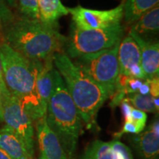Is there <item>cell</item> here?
<instances>
[{"instance_id":"7a4b0ae2","label":"cell","mask_w":159,"mask_h":159,"mask_svg":"<svg viewBox=\"0 0 159 159\" xmlns=\"http://www.w3.org/2000/svg\"><path fill=\"white\" fill-rule=\"evenodd\" d=\"M5 41L26 58L43 61L55 53L63 52L67 38L59 33L58 28L21 17L7 26Z\"/></svg>"},{"instance_id":"5bb4252c","label":"cell","mask_w":159,"mask_h":159,"mask_svg":"<svg viewBox=\"0 0 159 159\" xmlns=\"http://www.w3.org/2000/svg\"><path fill=\"white\" fill-rule=\"evenodd\" d=\"M0 148L13 159H33L22 140L7 125L0 129Z\"/></svg>"},{"instance_id":"484cf974","label":"cell","mask_w":159,"mask_h":159,"mask_svg":"<svg viewBox=\"0 0 159 159\" xmlns=\"http://www.w3.org/2000/svg\"><path fill=\"white\" fill-rule=\"evenodd\" d=\"M150 83V94L152 97H158L159 96V80L158 77L152 80H148Z\"/></svg>"},{"instance_id":"9c48e42d","label":"cell","mask_w":159,"mask_h":159,"mask_svg":"<svg viewBox=\"0 0 159 159\" xmlns=\"http://www.w3.org/2000/svg\"><path fill=\"white\" fill-rule=\"evenodd\" d=\"M39 159H68L58 139L47 125L46 116L35 121Z\"/></svg>"},{"instance_id":"1f68e13d","label":"cell","mask_w":159,"mask_h":159,"mask_svg":"<svg viewBox=\"0 0 159 159\" xmlns=\"http://www.w3.org/2000/svg\"><path fill=\"white\" fill-rule=\"evenodd\" d=\"M158 101H159L158 97H153V102H154V105H155V106H156V109H157V110H158V108H159Z\"/></svg>"},{"instance_id":"7c38bea8","label":"cell","mask_w":159,"mask_h":159,"mask_svg":"<svg viewBox=\"0 0 159 159\" xmlns=\"http://www.w3.org/2000/svg\"><path fill=\"white\" fill-rule=\"evenodd\" d=\"M132 142L140 159H158V119H156L142 134L133 137Z\"/></svg>"},{"instance_id":"2e32d148","label":"cell","mask_w":159,"mask_h":159,"mask_svg":"<svg viewBox=\"0 0 159 159\" xmlns=\"http://www.w3.org/2000/svg\"><path fill=\"white\" fill-rule=\"evenodd\" d=\"M159 30V7L156 6L145 13L136 22L133 24L130 30L144 40L152 41L150 39L158 35Z\"/></svg>"},{"instance_id":"83f0119b","label":"cell","mask_w":159,"mask_h":159,"mask_svg":"<svg viewBox=\"0 0 159 159\" xmlns=\"http://www.w3.org/2000/svg\"><path fill=\"white\" fill-rule=\"evenodd\" d=\"M5 81H4L3 78V73H2V62L1 58H0V87L5 85Z\"/></svg>"},{"instance_id":"ac0fdd59","label":"cell","mask_w":159,"mask_h":159,"mask_svg":"<svg viewBox=\"0 0 159 159\" xmlns=\"http://www.w3.org/2000/svg\"><path fill=\"white\" fill-rule=\"evenodd\" d=\"M159 0H125L124 17L128 24L136 22L145 13L158 5Z\"/></svg>"},{"instance_id":"d6986e66","label":"cell","mask_w":159,"mask_h":159,"mask_svg":"<svg viewBox=\"0 0 159 159\" xmlns=\"http://www.w3.org/2000/svg\"><path fill=\"white\" fill-rule=\"evenodd\" d=\"M127 100L134 108L138 109L144 112L158 113L153 102V97L150 94L142 95L139 93L129 94L126 97Z\"/></svg>"},{"instance_id":"d4e9b609","label":"cell","mask_w":159,"mask_h":159,"mask_svg":"<svg viewBox=\"0 0 159 159\" xmlns=\"http://www.w3.org/2000/svg\"><path fill=\"white\" fill-rule=\"evenodd\" d=\"M121 104V108H122V112L123 116L125 118V122H130V114L134 107L131 105L126 99H124L122 101Z\"/></svg>"},{"instance_id":"7402d4cb","label":"cell","mask_w":159,"mask_h":159,"mask_svg":"<svg viewBox=\"0 0 159 159\" xmlns=\"http://www.w3.org/2000/svg\"><path fill=\"white\" fill-rule=\"evenodd\" d=\"M146 80H142L139 78H135L132 77H127L126 83H125L124 91L127 96L129 94H136L139 92V89L142 86L143 83Z\"/></svg>"},{"instance_id":"5b68a950","label":"cell","mask_w":159,"mask_h":159,"mask_svg":"<svg viewBox=\"0 0 159 159\" xmlns=\"http://www.w3.org/2000/svg\"><path fill=\"white\" fill-rule=\"evenodd\" d=\"M124 33L125 28L121 24L108 28L89 30L77 28L72 25L64 47L65 54L70 59H75L110 49L120 42Z\"/></svg>"},{"instance_id":"6da1fadb","label":"cell","mask_w":159,"mask_h":159,"mask_svg":"<svg viewBox=\"0 0 159 159\" xmlns=\"http://www.w3.org/2000/svg\"><path fill=\"white\" fill-rule=\"evenodd\" d=\"M0 58L4 81L10 93L19 99L32 121L45 116L47 107L35 88L40 61L26 58L5 42L0 43Z\"/></svg>"},{"instance_id":"4316f807","label":"cell","mask_w":159,"mask_h":159,"mask_svg":"<svg viewBox=\"0 0 159 159\" xmlns=\"http://www.w3.org/2000/svg\"><path fill=\"white\" fill-rule=\"evenodd\" d=\"M150 83H149V81L148 80H146L142 86L140 87L138 93L142 95H148L150 94Z\"/></svg>"},{"instance_id":"277c9868","label":"cell","mask_w":159,"mask_h":159,"mask_svg":"<svg viewBox=\"0 0 159 159\" xmlns=\"http://www.w3.org/2000/svg\"><path fill=\"white\" fill-rule=\"evenodd\" d=\"M46 119L58 139L67 158H71L82 130V119L62 77L55 68Z\"/></svg>"},{"instance_id":"ba28073f","label":"cell","mask_w":159,"mask_h":159,"mask_svg":"<svg viewBox=\"0 0 159 159\" xmlns=\"http://www.w3.org/2000/svg\"><path fill=\"white\" fill-rule=\"evenodd\" d=\"M125 0L115 8L99 11L85 8L78 5L68 7L69 13L71 15L73 24L77 28L84 30L108 28L121 24L124 16Z\"/></svg>"},{"instance_id":"8fae6325","label":"cell","mask_w":159,"mask_h":159,"mask_svg":"<svg viewBox=\"0 0 159 159\" xmlns=\"http://www.w3.org/2000/svg\"><path fill=\"white\" fill-rule=\"evenodd\" d=\"M129 35L136 41L140 49L141 66L146 80L158 77L159 73V43L158 41H148L130 31Z\"/></svg>"},{"instance_id":"603a6c76","label":"cell","mask_w":159,"mask_h":159,"mask_svg":"<svg viewBox=\"0 0 159 159\" xmlns=\"http://www.w3.org/2000/svg\"><path fill=\"white\" fill-rule=\"evenodd\" d=\"M147 114L144 111L138 109L133 108L130 114V121L136 125L137 128L142 132L145 128V124L147 122Z\"/></svg>"},{"instance_id":"f546056e","label":"cell","mask_w":159,"mask_h":159,"mask_svg":"<svg viewBox=\"0 0 159 159\" xmlns=\"http://www.w3.org/2000/svg\"><path fill=\"white\" fill-rule=\"evenodd\" d=\"M7 5L9 7H12V8H14V7H17V2L16 0H5Z\"/></svg>"},{"instance_id":"e0dca14e","label":"cell","mask_w":159,"mask_h":159,"mask_svg":"<svg viewBox=\"0 0 159 159\" xmlns=\"http://www.w3.org/2000/svg\"><path fill=\"white\" fill-rule=\"evenodd\" d=\"M40 21L46 25L58 28L57 21L61 17L69 14L68 7L61 0H38Z\"/></svg>"},{"instance_id":"f1b7e54d","label":"cell","mask_w":159,"mask_h":159,"mask_svg":"<svg viewBox=\"0 0 159 159\" xmlns=\"http://www.w3.org/2000/svg\"><path fill=\"white\" fill-rule=\"evenodd\" d=\"M0 159H13L7 152L0 148Z\"/></svg>"},{"instance_id":"52a82bcc","label":"cell","mask_w":159,"mask_h":159,"mask_svg":"<svg viewBox=\"0 0 159 159\" xmlns=\"http://www.w3.org/2000/svg\"><path fill=\"white\" fill-rule=\"evenodd\" d=\"M3 107V121L25 144L32 156L34 154V128L33 121L25 112L16 97L12 95L6 85L0 87Z\"/></svg>"},{"instance_id":"4fadbf2b","label":"cell","mask_w":159,"mask_h":159,"mask_svg":"<svg viewBox=\"0 0 159 159\" xmlns=\"http://www.w3.org/2000/svg\"><path fill=\"white\" fill-rule=\"evenodd\" d=\"M118 62L119 75L126 77H128L129 71L133 67L141 65L140 49L136 41L130 35L119 43Z\"/></svg>"},{"instance_id":"30bf717a","label":"cell","mask_w":159,"mask_h":159,"mask_svg":"<svg viewBox=\"0 0 159 159\" xmlns=\"http://www.w3.org/2000/svg\"><path fill=\"white\" fill-rule=\"evenodd\" d=\"M78 159H134L130 149L118 140H96L87 147Z\"/></svg>"},{"instance_id":"44dd1931","label":"cell","mask_w":159,"mask_h":159,"mask_svg":"<svg viewBox=\"0 0 159 159\" xmlns=\"http://www.w3.org/2000/svg\"><path fill=\"white\" fill-rule=\"evenodd\" d=\"M14 21V17L5 0H0V30Z\"/></svg>"},{"instance_id":"3957f363","label":"cell","mask_w":159,"mask_h":159,"mask_svg":"<svg viewBox=\"0 0 159 159\" xmlns=\"http://www.w3.org/2000/svg\"><path fill=\"white\" fill-rule=\"evenodd\" d=\"M53 63L62 77L80 118L92 128L97 113L111 95L76 66L64 52L55 53Z\"/></svg>"},{"instance_id":"cb8c5ba5","label":"cell","mask_w":159,"mask_h":159,"mask_svg":"<svg viewBox=\"0 0 159 159\" xmlns=\"http://www.w3.org/2000/svg\"><path fill=\"white\" fill-rule=\"evenodd\" d=\"M141 131L139 129L137 128V126L134 124V122H125L124 126H123L122 130L121 132L118 133L116 134V136L120 137L122 134H140Z\"/></svg>"},{"instance_id":"ffe728a7","label":"cell","mask_w":159,"mask_h":159,"mask_svg":"<svg viewBox=\"0 0 159 159\" xmlns=\"http://www.w3.org/2000/svg\"><path fill=\"white\" fill-rule=\"evenodd\" d=\"M19 9L23 18L40 21L38 0H19Z\"/></svg>"},{"instance_id":"9a60e30c","label":"cell","mask_w":159,"mask_h":159,"mask_svg":"<svg viewBox=\"0 0 159 159\" xmlns=\"http://www.w3.org/2000/svg\"><path fill=\"white\" fill-rule=\"evenodd\" d=\"M53 57L40 61L35 77V88L43 104L47 107L53 88Z\"/></svg>"},{"instance_id":"4dcf8cb0","label":"cell","mask_w":159,"mask_h":159,"mask_svg":"<svg viewBox=\"0 0 159 159\" xmlns=\"http://www.w3.org/2000/svg\"><path fill=\"white\" fill-rule=\"evenodd\" d=\"M0 122H3V107L1 95H0Z\"/></svg>"},{"instance_id":"8992f818","label":"cell","mask_w":159,"mask_h":159,"mask_svg":"<svg viewBox=\"0 0 159 159\" xmlns=\"http://www.w3.org/2000/svg\"><path fill=\"white\" fill-rule=\"evenodd\" d=\"M120 42L110 49L83 55L75 58L74 61L71 60L76 66L105 89L111 96L116 91L119 75L118 50Z\"/></svg>"}]
</instances>
